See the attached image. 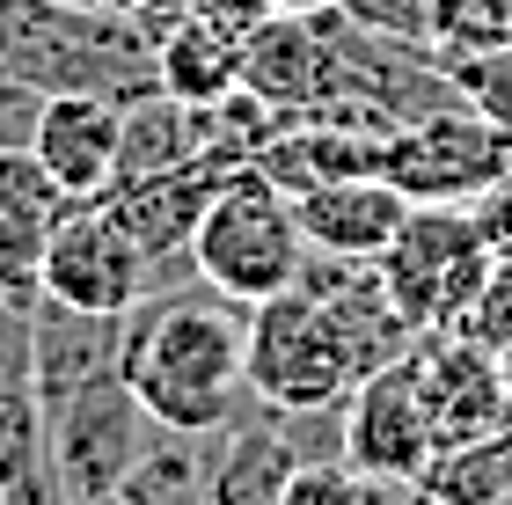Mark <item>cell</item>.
<instances>
[{
    "label": "cell",
    "instance_id": "cell-28",
    "mask_svg": "<svg viewBox=\"0 0 512 505\" xmlns=\"http://www.w3.org/2000/svg\"><path fill=\"white\" fill-rule=\"evenodd\" d=\"M74 8H132V0H74ZM139 15H147V8H139Z\"/></svg>",
    "mask_w": 512,
    "mask_h": 505
},
{
    "label": "cell",
    "instance_id": "cell-11",
    "mask_svg": "<svg viewBox=\"0 0 512 505\" xmlns=\"http://www.w3.org/2000/svg\"><path fill=\"white\" fill-rule=\"evenodd\" d=\"M293 220H300V235H308L315 257L374 264L381 249L403 235L410 198L395 191L381 169H359V176H330V183H315V191H293Z\"/></svg>",
    "mask_w": 512,
    "mask_h": 505
},
{
    "label": "cell",
    "instance_id": "cell-21",
    "mask_svg": "<svg viewBox=\"0 0 512 505\" xmlns=\"http://www.w3.org/2000/svg\"><path fill=\"white\" fill-rule=\"evenodd\" d=\"M432 52V44H425ZM432 66L447 74L454 103H469L476 118H491L512 132V44H483V52H432Z\"/></svg>",
    "mask_w": 512,
    "mask_h": 505
},
{
    "label": "cell",
    "instance_id": "cell-20",
    "mask_svg": "<svg viewBox=\"0 0 512 505\" xmlns=\"http://www.w3.org/2000/svg\"><path fill=\"white\" fill-rule=\"evenodd\" d=\"M205 447L198 432H161L139 447V462L125 469V484L110 491L118 505H205Z\"/></svg>",
    "mask_w": 512,
    "mask_h": 505
},
{
    "label": "cell",
    "instance_id": "cell-26",
    "mask_svg": "<svg viewBox=\"0 0 512 505\" xmlns=\"http://www.w3.org/2000/svg\"><path fill=\"white\" fill-rule=\"evenodd\" d=\"M37 110H44V88H30L22 74H8V66H0V147H30Z\"/></svg>",
    "mask_w": 512,
    "mask_h": 505
},
{
    "label": "cell",
    "instance_id": "cell-23",
    "mask_svg": "<svg viewBox=\"0 0 512 505\" xmlns=\"http://www.w3.org/2000/svg\"><path fill=\"white\" fill-rule=\"evenodd\" d=\"M286 505H395V484L352 469L344 454H337V462H293Z\"/></svg>",
    "mask_w": 512,
    "mask_h": 505
},
{
    "label": "cell",
    "instance_id": "cell-13",
    "mask_svg": "<svg viewBox=\"0 0 512 505\" xmlns=\"http://www.w3.org/2000/svg\"><path fill=\"white\" fill-rule=\"evenodd\" d=\"M235 176L227 162H183V169H154V176H118L103 191V205L118 213V227L154 257V271L169 257H191V235L205 220L213 191Z\"/></svg>",
    "mask_w": 512,
    "mask_h": 505
},
{
    "label": "cell",
    "instance_id": "cell-24",
    "mask_svg": "<svg viewBox=\"0 0 512 505\" xmlns=\"http://www.w3.org/2000/svg\"><path fill=\"white\" fill-rule=\"evenodd\" d=\"M461 337H476V344H491V352H505L512 344V271L491 264V279H483V293L469 301V315L454 323Z\"/></svg>",
    "mask_w": 512,
    "mask_h": 505
},
{
    "label": "cell",
    "instance_id": "cell-12",
    "mask_svg": "<svg viewBox=\"0 0 512 505\" xmlns=\"http://www.w3.org/2000/svg\"><path fill=\"white\" fill-rule=\"evenodd\" d=\"M118 147H125V103H110V96H44L30 154L66 191V205L103 198L110 183H118Z\"/></svg>",
    "mask_w": 512,
    "mask_h": 505
},
{
    "label": "cell",
    "instance_id": "cell-30",
    "mask_svg": "<svg viewBox=\"0 0 512 505\" xmlns=\"http://www.w3.org/2000/svg\"><path fill=\"white\" fill-rule=\"evenodd\" d=\"M0 59H8V22H0Z\"/></svg>",
    "mask_w": 512,
    "mask_h": 505
},
{
    "label": "cell",
    "instance_id": "cell-17",
    "mask_svg": "<svg viewBox=\"0 0 512 505\" xmlns=\"http://www.w3.org/2000/svg\"><path fill=\"white\" fill-rule=\"evenodd\" d=\"M154 81L176 103H227L242 88V44L227 30H213L205 15L176 8L154 30Z\"/></svg>",
    "mask_w": 512,
    "mask_h": 505
},
{
    "label": "cell",
    "instance_id": "cell-18",
    "mask_svg": "<svg viewBox=\"0 0 512 505\" xmlns=\"http://www.w3.org/2000/svg\"><path fill=\"white\" fill-rule=\"evenodd\" d=\"M213 454H205V505H286L293 476V440L278 425H220Z\"/></svg>",
    "mask_w": 512,
    "mask_h": 505
},
{
    "label": "cell",
    "instance_id": "cell-16",
    "mask_svg": "<svg viewBox=\"0 0 512 505\" xmlns=\"http://www.w3.org/2000/svg\"><path fill=\"white\" fill-rule=\"evenodd\" d=\"M242 88L278 118H300L322 88V15H264L242 37Z\"/></svg>",
    "mask_w": 512,
    "mask_h": 505
},
{
    "label": "cell",
    "instance_id": "cell-19",
    "mask_svg": "<svg viewBox=\"0 0 512 505\" xmlns=\"http://www.w3.org/2000/svg\"><path fill=\"white\" fill-rule=\"evenodd\" d=\"M417 498L425 505H512V425L491 432V440L432 454V469L417 476Z\"/></svg>",
    "mask_w": 512,
    "mask_h": 505
},
{
    "label": "cell",
    "instance_id": "cell-8",
    "mask_svg": "<svg viewBox=\"0 0 512 505\" xmlns=\"http://www.w3.org/2000/svg\"><path fill=\"white\" fill-rule=\"evenodd\" d=\"M147 286H154V257L118 227L103 198L66 205L59 227L44 235V264H37L44 301L81 308V315H132L147 301Z\"/></svg>",
    "mask_w": 512,
    "mask_h": 505
},
{
    "label": "cell",
    "instance_id": "cell-1",
    "mask_svg": "<svg viewBox=\"0 0 512 505\" xmlns=\"http://www.w3.org/2000/svg\"><path fill=\"white\" fill-rule=\"evenodd\" d=\"M242 352H249V323L235 315V301H169L139 330H125L118 374L161 432L213 440L220 425H235V396L249 388Z\"/></svg>",
    "mask_w": 512,
    "mask_h": 505
},
{
    "label": "cell",
    "instance_id": "cell-3",
    "mask_svg": "<svg viewBox=\"0 0 512 505\" xmlns=\"http://www.w3.org/2000/svg\"><path fill=\"white\" fill-rule=\"evenodd\" d=\"M242 381L278 418H293V410H337L366 381V366L352 352V337H344L337 308L322 301V286L293 279L286 293H271V301L249 308Z\"/></svg>",
    "mask_w": 512,
    "mask_h": 505
},
{
    "label": "cell",
    "instance_id": "cell-27",
    "mask_svg": "<svg viewBox=\"0 0 512 505\" xmlns=\"http://www.w3.org/2000/svg\"><path fill=\"white\" fill-rule=\"evenodd\" d=\"M271 8H286V15H322V8H337V0H271Z\"/></svg>",
    "mask_w": 512,
    "mask_h": 505
},
{
    "label": "cell",
    "instance_id": "cell-15",
    "mask_svg": "<svg viewBox=\"0 0 512 505\" xmlns=\"http://www.w3.org/2000/svg\"><path fill=\"white\" fill-rule=\"evenodd\" d=\"M66 191L30 147H0V293L37 301V264H44V235L59 227Z\"/></svg>",
    "mask_w": 512,
    "mask_h": 505
},
{
    "label": "cell",
    "instance_id": "cell-2",
    "mask_svg": "<svg viewBox=\"0 0 512 505\" xmlns=\"http://www.w3.org/2000/svg\"><path fill=\"white\" fill-rule=\"evenodd\" d=\"M8 22V74L44 96H154V30L161 15L139 8H74V0H0Z\"/></svg>",
    "mask_w": 512,
    "mask_h": 505
},
{
    "label": "cell",
    "instance_id": "cell-22",
    "mask_svg": "<svg viewBox=\"0 0 512 505\" xmlns=\"http://www.w3.org/2000/svg\"><path fill=\"white\" fill-rule=\"evenodd\" d=\"M425 44L432 52L512 44V0H425Z\"/></svg>",
    "mask_w": 512,
    "mask_h": 505
},
{
    "label": "cell",
    "instance_id": "cell-29",
    "mask_svg": "<svg viewBox=\"0 0 512 505\" xmlns=\"http://www.w3.org/2000/svg\"><path fill=\"white\" fill-rule=\"evenodd\" d=\"M498 374H505V396H512V344H505V352H498Z\"/></svg>",
    "mask_w": 512,
    "mask_h": 505
},
{
    "label": "cell",
    "instance_id": "cell-25",
    "mask_svg": "<svg viewBox=\"0 0 512 505\" xmlns=\"http://www.w3.org/2000/svg\"><path fill=\"white\" fill-rule=\"evenodd\" d=\"M352 22H366V30H381V37H410V44H425V0H337Z\"/></svg>",
    "mask_w": 512,
    "mask_h": 505
},
{
    "label": "cell",
    "instance_id": "cell-6",
    "mask_svg": "<svg viewBox=\"0 0 512 505\" xmlns=\"http://www.w3.org/2000/svg\"><path fill=\"white\" fill-rule=\"evenodd\" d=\"M147 432H161V425L139 410L125 374H96L74 396L44 403V484H52V505L110 498L125 484V469L139 462Z\"/></svg>",
    "mask_w": 512,
    "mask_h": 505
},
{
    "label": "cell",
    "instance_id": "cell-10",
    "mask_svg": "<svg viewBox=\"0 0 512 505\" xmlns=\"http://www.w3.org/2000/svg\"><path fill=\"white\" fill-rule=\"evenodd\" d=\"M337 410H344V462L381 476L395 491H417V476L432 469L439 440H432L425 396H417V381H410V352L374 366Z\"/></svg>",
    "mask_w": 512,
    "mask_h": 505
},
{
    "label": "cell",
    "instance_id": "cell-9",
    "mask_svg": "<svg viewBox=\"0 0 512 505\" xmlns=\"http://www.w3.org/2000/svg\"><path fill=\"white\" fill-rule=\"evenodd\" d=\"M410 381L425 396V418H432V440L439 454L447 447H469V440H491V432L512 425V396H505V374H498V352L461 330H425L410 344Z\"/></svg>",
    "mask_w": 512,
    "mask_h": 505
},
{
    "label": "cell",
    "instance_id": "cell-4",
    "mask_svg": "<svg viewBox=\"0 0 512 505\" xmlns=\"http://www.w3.org/2000/svg\"><path fill=\"white\" fill-rule=\"evenodd\" d=\"M191 271L235 308L286 293L308 271V235L293 220V191H278L264 169L242 162L213 191V205H205V220L191 235Z\"/></svg>",
    "mask_w": 512,
    "mask_h": 505
},
{
    "label": "cell",
    "instance_id": "cell-5",
    "mask_svg": "<svg viewBox=\"0 0 512 505\" xmlns=\"http://www.w3.org/2000/svg\"><path fill=\"white\" fill-rule=\"evenodd\" d=\"M374 271L417 337L454 330L491 279V242H483L476 205H410L403 235L374 257Z\"/></svg>",
    "mask_w": 512,
    "mask_h": 505
},
{
    "label": "cell",
    "instance_id": "cell-7",
    "mask_svg": "<svg viewBox=\"0 0 512 505\" xmlns=\"http://www.w3.org/2000/svg\"><path fill=\"white\" fill-rule=\"evenodd\" d=\"M381 176L410 205H476L512 176V132L469 103H439L381 140Z\"/></svg>",
    "mask_w": 512,
    "mask_h": 505
},
{
    "label": "cell",
    "instance_id": "cell-14",
    "mask_svg": "<svg viewBox=\"0 0 512 505\" xmlns=\"http://www.w3.org/2000/svg\"><path fill=\"white\" fill-rule=\"evenodd\" d=\"M118 359H125V315H81V308H59V301L37 293V308H30L37 403H59V396H74L81 381L118 374Z\"/></svg>",
    "mask_w": 512,
    "mask_h": 505
}]
</instances>
